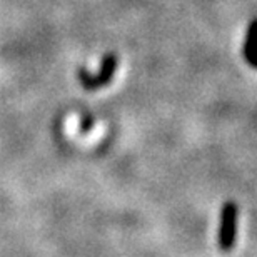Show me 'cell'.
<instances>
[{
	"label": "cell",
	"instance_id": "cell-1",
	"mask_svg": "<svg viewBox=\"0 0 257 257\" xmlns=\"http://www.w3.org/2000/svg\"><path fill=\"white\" fill-rule=\"evenodd\" d=\"M117 65H119V55L115 52H107L104 54V57L100 60V67L97 74H92V72L87 69L85 65L79 67L77 70V79H79L82 89L94 92L99 90L100 87H105L110 84L112 77H114Z\"/></svg>",
	"mask_w": 257,
	"mask_h": 257
},
{
	"label": "cell",
	"instance_id": "cell-2",
	"mask_svg": "<svg viewBox=\"0 0 257 257\" xmlns=\"http://www.w3.org/2000/svg\"><path fill=\"white\" fill-rule=\"evenodd\" d=\"M237 219H239V205L234 200L224 202L220 209V222L217 244L222 252H229L234 247L235 237H237Z\"/></svg>",
	"mask_w": 257,
	"mask_h": 257
},
{
	"label": "cell",
	"instance_id": "cell-3",
	"mask_svg": "<svg viewBox=\"0 0 257 257\" xmlns=\"http://www.w3.org/2000/svg\"><path fill=\"white\" fill-rule=\"evenodd\" d=\"M244 60L247 62L252 69H257V19L250 20L247 34H245L244 47H242Z\"/></svg>",
	"mask_w": 257,
	"mask_h": 257
},
{
	"label": "cell",
	"instance_id": "cell-4",
	"mask_svg": "<svg viewBox=\"0 0 257 257\" xmlns=\"http://www.w3.org/2000/svg\"><path fill=\"white\" fill-rule=\"evenodd\" d=\"M95 125V119H94V115L89 114V112H84L80 117V124H79V131L82 136H85V134H89L92 128H94Z\"/></svg>",
	"mask_w": 257,
	"mask_h": 257
}]
</instances>
